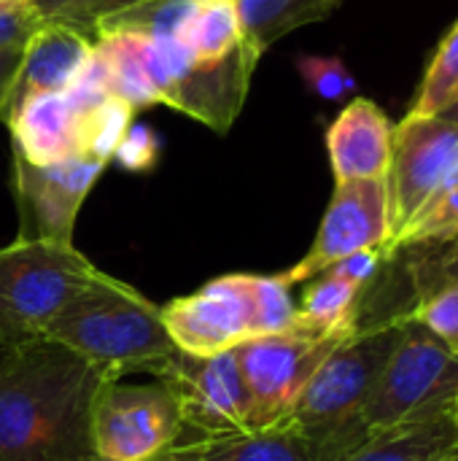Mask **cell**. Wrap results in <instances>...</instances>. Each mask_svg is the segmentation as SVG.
I'll use <instances>...</instances> for the list:
<instances>
[{
	"instance_id": "obj_35",
	"label": "cell",
	"mask_w": 458,
	"mask_h": 461,
	"mask_svg": "<svg viewBox=\"0 0 458 461\" xmlns=\"http://www.w3.org/2000/svg\"><path fill=\"white\" fill-rule=\"evenodd\" d=\"M5 354H8V348H0V365H3V359H5Z\"/></svg>"
},
{
	"instance_id": "obj_1",
	"label": "cell",
	"mask_w": 458,
	"mask_h": 461,
	"mask_svg": "<svg viewBox=\"0 0 458 461\" xmlns=\"http://www.w3.org/2000/svg\"><path fill=\"white\" fill-rule=\"evenodd\" d=\"M116 373L38 340L0 365V461H97L92 413Z\"/></svg>"
},
{
	"instance_id": "obj_16",
	"label": "cell",
	"mask_w": 458,
	"mask_h": 461,
	"mask_svg": "<svg viewBox=\"0 0 458 461\" xmlns=\"http://www.w3.org/2000/svg\"><path fill=\"white\" fill-rule=\"evenodd\" d=\"M5 124L11 130V154L35 167L81 157V100L76 92L32 95L8 111Z\"/></svg>"
},
{
	"instance_id": "obj_14",
	"label": "cell",
	"mask_w": 458,
	"mask_h": 461,
	"mask_svg": "<svg viewBox=\"0 0 458 461\" xmlns=\"http://www.w3.org/2000/svg\"><path fill=\"white\" fill-rule=\"evenodd\" d=\"M327 154L335 184L386 178L394 146V122L370 97H354L327 127Z\"/></svg>"
},
{
	"instance_id": "obj_4",
	"label": "cell",
	"mask_w": 458,
	"mask_h": 461,
	"mask_svg": "<svg viewBox=\"0 0 458 461\" xmlns=\"http://www.w3.org/2000/svg\"><path fill=\"white\" fill-rule=\"evenodd\" d=\"M100 270L73 243L13 240L0 249V348L46 340L51 321L89 289Z\"/></svg>"
},
{
	"instance_id": "obj_26",
	"label": "cell",
	"mask_w": 458,
	"mask_h": 461,
	"mask_svg": "<svg viewBox=\"0 0 458 461\" xmlns=\"http://www.w3.org/2000/svg\"><path fill=\"white\" fill-rule=\"evenodd\" d=\"M294 68L305 89L327 103H340L356 92V78L340 54H297Z\"/></svg>"
},
{
	"instance_id": "obj_31",
	"label": "cell",
	"mask_w": 458,
	"mask_h": 461,
	"mask_svg": "<svg viewBox=\"0 0 458 461\" xmlns=\"http://www.w3.org/2000/svg\"><path fill=\"white\" fill-rule=\"evenodd\" d=\"M22 51H0V122H5L8 113V97H11V84L19 68Z\"/></svg>"
},
{
	"instance_id": "obj_34",
	"label": "cell",
	"mask_w": 458,
	"mask_h": 461,
	"mask_svg": "<svg viewBox=\"0 0 458 461\" xmlns=\"http://www.w3.org/2000/svg\"><path fill=\"white\" fill-rule=\"evenodd\" d=\"M19 3H30V0H0V5H19Z\"/></svg>"
},
{
	"instance_id": "obj_22",
	"label": "cell",
	"mask_w": 458,
	"mask_h": 461,
	"mask_svg": "<svg viewBox=\"0 0 458 461\" xmlns=\"http://www.w3.org/2000/svg\"><path fill=\"white\" fill-rule=\"evenodd\" d=\"M458 238V167L391 238L386 259L413 249H443Z\"/></svg>"
},
{
	"instance_id": "obj_29",
	"label": "cell",
	"mask_w": 458,
	"mask_h": 461,
	"mask_svg": "<svg viewBox=\"0 0 458 461\" xmlns=\"http://www.w3.org/2000/svg\"><path fill=\"white\" fill-rule=\"evenodd\" d=\"M100 0H30L32 11L43 22H65L81 27Z\"/></svg>"
},
{
	"instance_id": "obj_37",
	"label": "cell",
	"mask_w": 458,
	"mask_h": 461,
	"mask_svg": "<svg viewBox=\"0 0 458 461\" xmlns=\"http://www.w3.org/2000/svg\"><path fill=\"white\" fill-rule=\"evenodd\" d=\"M456 421H458V416H456Z\"/></svg>"
},
{
	"instance_id": "obj_13",
	"label": "cell",
	"mask_w": 458,
	"mask_h": 461,
	"mask_svg": "<svg viewBox=\"0 0 458 461\" xmlns=\"http://www.w3.org/2000/svg\"><path fill=\"white\" fill-rule=\"evenodd\" d=\"M92 62L94 38L86 30L65 22H43L22 49L8 111L32 95H65L76 89L89 73Z\"/></svg>"
},
{
	"instance_id": "obj_12",
	"label": "cell",
	"mask_w": 458,
	"mask_h": 461,
	"mask_svg": "<svg viewBox=\"0 0 458 461\" xmlns=\"http://www.w3.org/2000/svg\"><path fill=\"white\" fill-rule=\"evenodd\" d=\"M458 167V122L445 116H405L394 124L389 165L391 238L421 203Z\"/></svg>"
},
{
	"instance_id": "obj_19",
	"label": "cell",
	"mask_w": 458,
	"mask_h": 461,
	"mask_svg": "<svg viewBox=\"0 0 458 461\" xmlns=\"http://www.w3.org/2000/svg\"><path fill=\"white\" fill-rule=\"evenodd\" d=\"M243 19L238 0H194L178 43L192 65H213L232 57L243 46Z\"/></svg>"
},
{
	"instance_id": "obj_32",
	"label": "cell",
	"mask_w": 458,
	"mask_h": 461,
	"mask_svg": "<svg viewBox=\"0 0 458 461\" xmlns=\"http://www.w3.org/2000/svg\"><path fill=\"white\" fill-rule=\"evenodd\" d=\"M140 3H148V0H100V3L94 5V11L89 14V19H86L81 27H86L92 19L103 16V14H113V11H121V8H130V5H140Z\"/></svg>"
},
{
	"instance_id": "obj_25",
	"label": "cell",
	"mask_w": 458,
	"mask_h": 461,
	"mask_svg": "<svg viewBox=\"0 0 458 461\" xmlns=\"http://www.w3.org/2000/svg\"><path fill=\"white\" fill-rule=\"evenodd\" d=\"M405 316L458 357V281L424 292Z\"/></svg>"
},
{
	"instance_id": "obj_28",
	"label": "cell",
	"mask_w": 458,
	"mask_h": 461,
	"mask_svg": "<svg viewBox=\"0 0 458 461\" xmlns=\"http://www.w3.org/2000/svg\"><path fill=\"white\" fill-rule=\"evenodd\" d=\"M43 19L30 3L0 5V51H22L27 41L40 30Z\"/></svg>"
},
{
	"instance_id": "obj_27",
	"label": "cell",
	"mask_w": 458,
	"mask_h": 461,
	"mask_svg": "<svg viewBox=\"0 0 458 461\" xmlns=\"http://www.w3.org/2000/svg\"><path fill=\"white\" fill-rule=\"evenodd\" d=\"M159 151H162L159 135L148 124L132 122V127L121 138L119 149L113 151L111 162H116L127 173H151L159 162Z\"/></svg>"
},
{
	"instance_id": "obj_21",
	"label": "cell",
	"mask_w": 458,
	"mask_h": 461,
	"mask_svg": "<svg viewBox=\"0 0 458 461\" xmlns=\"http://www.w3.org/2000/svg\"><path fill=\"white\" fill-rule=\"evenodd\" d=\"M346 0H238L243 38L256 54H265L283 35L327 19Z\"/></svg>"
},
{
	"instance_id": "obj_11",
	"label": "cell",
	"mask_w": 458,
	"mask_h": 461,
	"mask_svg": "<svg viewBox=\"0 0 458 461\" xmlns=\"http://www.w3.org/2000/svg\"><path fill=\"white\" fill-rule=\"evenodd\" d=\"M162 324L175 351L216 357L254 338V303L248 273L208 281L186 297L162 305Z\"/></svg>"
},
{
	"instance_id": "obj_24",
	"label": "cell",
	"mask_w": 458,
	"mask_h": 461,
	"mask_svg": "<svg viewBox=\"0 0 458 461\" xmlns=\"http://www.w3.org/2000/svg\"><path fill=\"white\" fill-rule=\"evenodd\" d=\"M251 303H254V338L297 332V305L292 300V286L283 276H256L248 273Z\"/></svg>"
},
{
	"instance_id": "obj_7",
	"label": "cell",
	"mask_w": 458,
	"mask_h": 461,
	"mask_svg": "<svg viewBox=\"0 0 458 461\" xmlns=\"http://www.w3.org/2000/svg\"><path fill=\"white\" fill-rule=\"evenodd\" d=\"M181 435L178 405L170 389L154 384L111 381L92 413V446L97 461H162Z\"/></svg>"
},
{
	"instance_id": "obj_6",
	"label": "cell",
	"mask_w": 458,
	"mask_h": 461,
	"mask_svg": "<svg viewBox=\"0 0 458 461\" xmlns=\"http://www.w3.org/2000/svg\"><path fill=\"white\" fill-rule=\"evenodd\" d=\"M151 375L170 389L181 419V435L167 459H192L205 446L251 429V400L235 351L216 357L173 351Z\"/></svg>"
},
{
	"instance_id": "obj_18",
	"label": "cell",
	"mask_w": 458,
	"mask_h": 461,
	"mask_svg": "<svg viewBox=\"0 0 458 461\" xmlns=\"http://www.w3.org/2000/svg\"><path fill=\"white\" fill-rule=\"evenodd\" d=\"M456 443L458 421L440 419L375 432L337 461H437Z\"/></svg>"
},
{
	"instance_id": "obj_23",
	"label": "cell",
	"mask_w": 458,
	"mask_h": 461,
	"mask_svg": "<svg viewBox=\"0 0 458 461\" xmlns=\"http://www.w3.org/2000/svg\"><path fill=\"white\" fill-rule=\"evenodd\" d=\"M458 95V19L440 41L408 116H440Z\"/></svg>"
},
{
	"instance_id": "obj_3",
	"label": "cell",
	"mask_w": 458,
	"mask_h": 461,
	"mask_svg": "<svg viewBox=\"0 0 458 461\" xmlns=\"http://www.w3.org/2000/svg\"><path fill=\"white\" fill-rule=\"evenodd\" d=\"M402 332L405 316L359 330L305 384L289 421L316 446L319 461H337L367 440L362 411Z\"/></svg>"
},
{
	"instance_id": "obj_33",
	"label": "cell",
	"mask_w": 458,
	"mask_h": 461,
	"mask_svg": "<svg viewBox=\"0 0 458 461\" xmlns=\"http://www.w3.org/2000/svg\"><path fill=\"white\" fill-rule=\"evenodd\" d=\"M440 116H445V119H451V122H458V95L454 97V103H451Z\"/></svg>"
},
{
	"instance_id": "obj_20",
	"label": "cell",
	"mask_w": 458,
	"mask_h": 461,
	"mask_svg": "<svg viewBox=\"0 0 458 461\" xmlns=\"http://www.w3.org/2000/svg\"><path fill=\"white\" fill-rule=\"evenodd\" d=\"M189 461H319V451L289 419H283L273 427L211 443Z\"/></svg>"
},
{
	"instance_id": "obj_2",
	"label": "cell",
	"mask_w": 458,
	"mask_h": 461,
	"mask_svg": "<svg viewBox=\"0 0 458 461\" xmlns=\"http://www.w3.org/2000/svg\"><path fill=\"white\" fill-rule=\"evenodd\" d=\"M46 340L119 378L154 373L175 351L162 324V308L111 273L67 303L51 321Z\"/></svg>"
},
{
	"instance_id": "obj_17",
	"label": "cell",
	"mask_w": 458,
	"mask_h": 461,
	"mask_svg": "<svg viewBox=\"0 0 458 461\" xmlns=\"http://www.w3.org/2000/svg\"><path fill=\"white\" fill-rule=\"evenodd\" d=\"M367 289L324 270L310 278L297 305V330L324 338H351L359 332V313Z\"/></svg>"
},
{
	"instance_id": "obj_30",
	"label": "cell",
	"mask_w": 458,
	"mask_h": 461,
	"mask_svg": "<svg viewBox=\"0 0 458 461\" xmlns=\"http://www.w3.org/2000/svg\"><path fill=\"white\" fill-rule=\"evenodd\" d=\"M429 265H432V270L427 273V276L432 278L429 289H435V286H440V284L458 281V238L454 243L437 249ZM429 289H427V292H429ZM421 294H424V292H421Z\"/></svg>"
},
{
	"instance_id": "obj_36",
	"label": "cell",
	"mask_w": 458,
	"mask_h": 461,
	"mask_svg": "<svg viewBox=\"0 0 458 461\" xmlns=\"http://www.w3.org/2000/svg\"><path fill=\"white\" fill-rule=\"evenodd\" d=\"M165 461H189V459H165Z\"/></svg>"
},
{
	"instance_id": "obj_15",
	"label": "cell",
	"mask_w": 458,
	"mask_h": 461,
	"mask_svg": "<svg viewBox=\"0 0 458 461\" xmlns=\"http://www.w3.org/2000/svg\"><path fill=\"white\" fill-rule=\"evenodd\" d=\"M259 59L262 54H256L243 41V46L221 62L189 65V70L175 84L170 108L202 122L213 132H229L243 111Z\"/></svg>"
},
{
	"instance_id": "obj_5",
	"label": "cell",
	"mask_w": 458,
	"mask_h": 461,
	"mask_svg": "<svg viewBox=\"0 0 458 461\" xmlns=\"http://www.w3.org/2000/svg\"><path fill=\"white\" fill-rule=\"evenodd\" d=\"M458 416V357L405 316V332L386 359L362 427L370 435Z\"/></svg>"
},
{
	"instance_id": "obj_8",
	"label": "cell",
	"mask_w": 458,
	"mask_h": 461,
	"mask_svg": "<svg viewBox=\"0 0 458 461\" xmlns=\"http://www.w3.org/2000/svg\"><path fill=\"white\" fill-rule=\"evenodd\" d=\"M343 340L348 338H324L297 330L240 343L235 359L251 400V429L289 419L310 375Z\"/></svg>"
},
{
	"instance_id": "obj_10",
	"label": "cell",
	"mask_w": 458,
	"mask_h": 461,
	"mask_svg": "<svg viewBox=\"0 0 458 461\" xmlns=\"http://www.w3.org/2000/svg\"><path fill=\"white\" fill-rule=\"evenodd\" d=\"M103 170V162L86 157L35 167L11 154V189L19 213L16 238L73 243L78 211Z\"/></svg>"
},
{
	"instance_id": "obj_9",
	"label": "cell",
	"mask_w": 458,
	"mask_h": 461,
	"mask_svg": "<svg viewBox=\"0 0 458 461\" xmlns=\"http://www.w3.org/2000/svg\"><path fill=\"white\" fill-rule=\"evenodd\" d=\"M389 243H391V205H389L386 178L335 184L332 200L324 211L310 251L281 276L289 286L308 284L310 278L321 276L335 262L356 251L383 249L386 254Z\"/></svg>"
}]
</instances>
